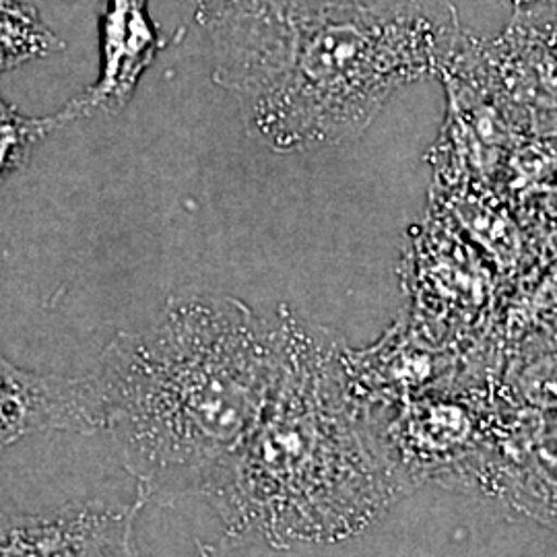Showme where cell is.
Segmentation results:
<instances>
[{"label": "cell", "instance_id": "obj_11", "mask_svg": "<svg viewBox=\"0 0 557 557\" xmlns=\"http://www.w3.org/2000/svg\"><path fill=\"white\" fill-rule=\"evenodd\" d=\"M225 7L248 11V13H298L319 7L331 4H345V2H358V0H215Z\"/></svg>", "mask_w": 557, "mask_h": 557}, {"label": "cell", "instance_id": "obj_7", "mask_svg": "<svg viewBox=\"0 0 557 557\" xmlns=\"http://www.w3.org/2000/svg\"><path fill=\"white\" fill-rule=\"evenodd\" d=\"M50 432L100 434L89 380L25 370L0 351V455L23 438Z\"/></svg>", "mask_w": 557, "mask_h": 557}, {"label": "cell", "instance_id": "obj_13", "mask_svg": "<svg viewBox=\"0 0 557 557\" xmlns=\"http://www.w3.org/2000/svg\"><path fill=\"white\" fill-rule=\"evenodd\" d=\"M133 557H140L139 554H135ZM195 557H218L215 549L211 545H207L205 541H197V556Z\"/></svg>", "mask_w": 557, "mask_h": 557}, {"label": "cell", "instance_id": "obj_12", "mask_svg": "<svg viewBox=\"0 0 557 557\" xmlns=\"http://www.w3.org/2000/svg\"><path fill=\"white\" fill-rule=\"evenodd\" d=\"M506 4H510L515 21H522V23L547 20L557 15V0H506Z\"/></svg>", "mask_w": 557, "mask_h": 557}, {"label": "cell", "instance_id": "obj_8", "mask_svg": "<svg viewBox=\"0 0 557 557\" xmlns=\"http://www.w3.org/2000/svg\"><path fill=\"white\" fill-rule=\"evenodd\" d=\"M506 388L517 407L557 413V326L522 345L508 368Z\"/></svg>", "mask_w": 557, "mask_h": 557}, {"label": "cell", "instance_id": "obj_2", "mask_svg": "<svg viewBox=\"0 0 557 557\" xmlns=\"http://www.w3.org/2000/svg\"><path fill=\"white\" fill-rule=\"evenodd\" d=\"M190 2L211 41L213 81L238 98L248 137L275 153L358 139L397 91L442 77L462 41L450 0H358L285 15Z\"/></svg>", "mask_w": 557, "mask_h": 557}, {"label": "cell", "instance_id": "obj_6", "mask_svg": "<svg viewBox=\"0 0 557 557\" xmlns=\"http://www.w3.org/2000/svg\"><path fill=\"white\" fill-rule=\"evenodd\" d=\"M168 44L170 38L149 13V0H106L100 15V75L57 112L60 126L119 114Z\"/></svg>", "mask_w": 557, "mask_h": 557}, {"label": "cell", "instance_id": "obj_9", "mask_svg": "<svg viewBox=\"0 0 557 557\" xmlns=\"http://www.w3.org/2000/svg\"><path fill=\"white\" fill-rule=\"evenodd\" d=\"M62 50L64 41L41 20L34 4L0 0V75Z\"/></svg>", "mask_w": 557, "mask_h": 557}, {"label": "cell", "instance_id": "obj_3", "mask_svg": "<svg viewBox=\"0 0 557 557\" xmlns=\"http://www.w3.org/2000/svg\"><path fill=\"white\" fill-rule=\"evenodd\" d=\"M277 366V322L234 296L186 292L151 326L112 338L85 376L137 494L172 504L199 498L252 432Z\"/></svg>", "mask_w": 557, "mask_h": 557}, {"label": "cell", "instance_id": "obj_10", "mask_svg": "<svg viewBox=\"0 0 557 557\" xmlns=\"http://www.w3.org/2000/svg\"><path fill=\"white\" fill-rule=\"evenodd\" d=\"M60 128L57 114L27 116L0 96V180L25 168L34 147Z\"/></svg>", "mask_w": 557, "mask_h": 557}, {"label": "cell", "instance_id": "obj_1", "mask_svg": "<svg viewBox=\"0 0 557 557\" xmlns=\"http://www.w3.org/2000/svg\"><path fill=\"white\" fill-rule=\"evenodd\" d=\"M278 366L257 425L200 492L227 545H333L376 527L416 485L359 397L349 345L333 329L277 310Z\"/></svg>", "mask_w": 557, "mask_h": 557}, {"label": "cell", "instance_id": "obj_5", "mask_svg": "<svg viewBox=\"0 0 557 557\" xmlns=\"http://www.w3.org/2000/svg\"><path fill=\"white\" fill-rule=\"evenodd\" d=\"M478 496L557 537V413L517 407L502 428Z\"/></svg>", "mask_w": 557, "mask_h": 557}, {"label": "cell", "instance_id": "obj_4", "mask_svg": "<svg viewBox=\"0 0 557 557\" xmlns=\"http://www.w3.org/2000/svg\"><path fill=\"white\" fill-rule=\"evenodd\" d=\"M147 499L69 502L48 512L0 508V557H133L135 524Z\"/></svg>", "mask_w": 557, "mask_h": 557}]
</instances>
